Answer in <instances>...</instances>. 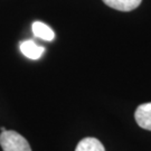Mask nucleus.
<instances>
[{
	"mask_svg": "<svg viewBox=\"0 0 151 151\" xmlns=\"http://www.w3.org/2000/svg\"><path fill=\"white\" fill-rule=\"evenodd\" d=\"M142 0H103L106 6L119 11H132L140 6Z\"/></svg>",
	"mask_w": 151,
	"mask_h": 151,
	"instance_id": "obj_4",
	"label": "nucleus"
},
{
	"mask_svg": "<svg viewBox=\"0 0 151 151\" xmlns=\"http://www.w3.org/2000/svg\"><path fill=\"white\" fill-rule=\"evenodd\" d=\"M20 50L26 57L30 60H38L42 57L45 52V48L39 46L32 40H26L20 44Z\"/></svg>",
	"mask_w": 151,
	"mask_h": 151,
	"instance_id": "obj_3",
	"label": "nucleus"
},
{
	"mask_svg": "<svg viewBox=\"0 0 151 151\" xmlns=\"http://www.w3.org/2000/svg\"><path fill=\"white\" fill-rule=\"evenodd\" d=\"M32 32L36 37H39L44 39V40H47V42H50L55 38V32H53V29L45 25L44 22H35L32 26Z\"/></svg>",
	"mask_w": 151,
	"mask_h": 151,
	"instance_id": "obj_5",
	"label": "nucleus"
},
{
	"mask_svg": "<svg viewBox=\"0 0 151 151\" xmlns=\"http://www.w3.org/2000/svg\"><path fill=\"white\" fill-rule=\"evenodd\" d=\"M75 151H105L101 141L95 138H85L78 142Z\"/></svg>",
	"mask_w": 151,
	"mask_h": 151,
	"instance_id": "obj_6",
	"label": "nucleus"
},
{
	"mask_svg": "<svg viewBox=\"0 0 151 151\" xmlns=\"http://www.w3.org/2000/svg\"><path fill=\"white\" fill-rule=\"evenodd\" d=\"M0 146L4 151H32L28 141L22 134L12 130L1 132Z\"/></svg>",
	"mask_w": 151,
	"mask_h": 151,
	"instance_id": "obj_1",
	"label": "nucleus"
},
{
	"mask_svg": "<svg viewBox=\"0 0 151 151\" xmlns=\"http://www.w3.org/2000/svg\"><path fill=\"white\" fill-rule=\"evenodd\" d=\"M134 118L140 128L151 131V102L139 105L135 110Z\"/></svg>",
	"mask_w": 151,
	"mask_h": 151,
	"instance_id": "obj_2",
	"label": "nucleus"
}]
</instances>
